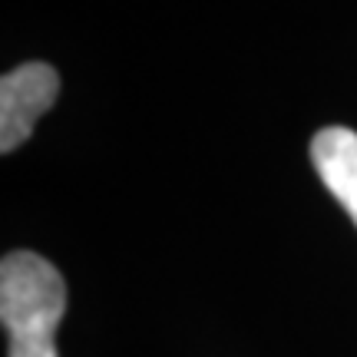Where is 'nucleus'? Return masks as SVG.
<instances>
[{"instance_id":"nucleus-1","label":"nucleus","mask_w":357,"mask_h":357,"mask_svg":"<svg viewBox=\"0 0 357 357\" xmlns=\"http://www.w3.org/2000/svg\"><path fill=\"white\" fill-rule=\"evenodd\" d=\"M66 314V281L37 252H10L0 265V321L7 357H56V328Z\"/></svg>"},{"instance_id":"nucleus-2","label":"nucleus","mask_w":357,"mask_h":357,"mask_svg":"<svg viewBox=\"0 0 357 357\" xmlns=\"http://www.w3.org/2000/svg\"><path fill=\"white\" fill-rule=\"evenodd\" d=\"M60 93V73L50 63H20L0 79V153L30 139L37 119Z\"/></svg>"},{"instance_id":"nucleus-3","label":"nucleus","mask_w":357,"mask_h":357,"mask_svg":"<svg viewBox=\"0 0 357 357\" xmlns=\"http://www.w3.org/2000/svg\"><path fill=\"white\" fill-rule=\"evenodd\" d=\"M311 162L324 189L341 202L357 225V132L347 126H324L311 139Z\"/></svg>"}]
</instances>
